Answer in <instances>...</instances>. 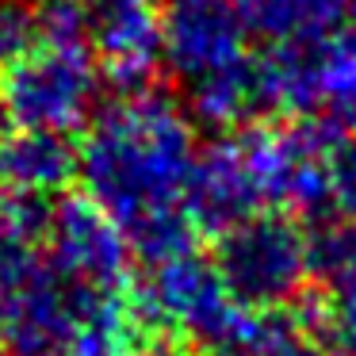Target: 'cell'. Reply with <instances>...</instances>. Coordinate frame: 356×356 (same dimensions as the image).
<instances>
[{"mask_svg": "<svg viewBox=\"0 0 356 356\" xmlns=\"http://www.w3.org/2000/svg\"><path fill=\"white\" fill-rule=\"evenodd\" d=\"M195 154L192 115L154 88L115 96L88 123L77 146V177L138 261L161 264L195 249L200 230L184 211Z\"/></svg>", "mask_w": 356, "mask_h": 356, "instance_id": "cell-1", "label": "cell"}, {"mask_svg": "<svg viewBox=\"0 0 356 356\" xmlns=\"http://www.w3.org/2000/svg\"><path fill=\"white\" fill-rule=\"evenodd\" d=\"M215 268L245 310H287L314 280L310 230L287 211H261L215 238Z\"/></svg>", "mask_w": 356, "mask_h": 356, "instance_id": "cell-2", "label": "cell"}, {"mask_svg": "<svg viewBox=\"0 0 356 356\" xmlns=\"http://www.w3.org/2000/svg\"><path fill=\"white\" fill-rule=\"evenodd\" d=\"M100 62L92 47L39 42L19 65L0 77L4 119L24 131L70 134L85 127L100 96Z\"/></svg>", "mask_w": 356, "mask_h": 356, "instance_id": "cell-3", "label": "cell"}, {"mask_svg": "<svg viewBox=\"0 0 356 356\" xmlns=\"http://www.w3.org/2000/svg\"><path fill=\"white\" fill-rule=\"evenodd\" d=\"M47 264L62 280L92 291H131V245L123 230L88 195L54 203L47 230Z\"/></svg>", "mask_w": 356, "mask_h": 356, "instance_id": "cell-4", "label": "cell"}, {"mask_svg": "<svg viewBox=\"0 0 356 356\" xmlns=\"http://www.w3.org/2000/svg\"><path fill=\"white\" fill-rule=\"evenodd\" d=\"M249 58L238 0H169L161 12V65L184 88Z\"/></svg>", "mask_w": 356, "mask_h": 356, "instance_id": "cell-5", "label": "cell"}, {"mask_svg": "<svg viewBox=\"0 0 356 356\" xmlns=\"http://www.w3.org/2000/svg\"><path fill=\"white\" fill-rule=\"evenodd\" d=\"M88 47L115 96L149 92L161 70V12L154 0H85Z\"/></svg>", "mask_w": 356, "mask_h": 356, "instance_id": "cell-6", "label": "cell"}, {"mask_svg": "<svg viewBox=\"0 0 356 356\" xmlns=\"http://www.w3.org/2000/svg\"><path fill=\"white\" fill-rule=\"evenodd\" d=\"M88 287L62 280L50 264L12 295L0 325V356H70L81 337Z\"/></svg>", "mask_w": 356, "mask_h": 356, "instance_id": "cell-7", "label": "cell"}, {"mask_svg": "<svg viewBox=\"0 0 356 356\" xmlns=\"http://www.w3.org/2000/svg\"><path fill=\"white\" fill-rule=\"evenodd\" d=\"M184 211L195 230L211 234V238L268 211L253 169H249V157L234 134L211 142L195 154L192 177L184 188Z\"/></svg>", "mask_w": 356, "mask_h": 356, "instance_id": "cell-8", "label": "cell"}, {"mask_svg": "<svg viewBox=\"0 0 356 356\" xmlns=\"http://www.w3.org/2000/svg\"><path fill=\"white\" fill-rule=\"evenodd\" d=\"M77 177V146L70 134L54 131H16L0 134V192L50 195L70 188Z\"/></svg>", "mask_w": 356, "mask_h": 356, "instance_id": "cell-9", "label": "cell"}, {"mask_svg": "<svg viewBox=\"0 0 356 356\" xmlns=\"http://www.w3.org/2000/svg\"><path fill=\"white\" fill-rule=\"evenodd\" d=\"M356 0H238L245 31L268 47H314L325 42L348 16Z\"/></svg>", "mask_w": 356, "mask_h": 356, "instance_id": "cell-10", "label": "cell"}, {"mask_svg": "<svg viewBox=\"0 0 356 356\" xmlns=\"http://www.w3.org/2000/svg\"><path fill=\"white\" fill-rule=\"evenodd\" d=\"M318 115H348L356 111V8L325 42L310 47Z\"/></svg>", "mask_w": 356, "mask_h": 356, "instance_id": "cell-11", "label": "cell"}, {"mask_svg": "<svg viewBox=\"0 0 356 356\" xmlns=\"http://www.w3.org/2000/svg\"><path fill=\"white\" fill-rule=\"evenodd\" d=\"M39 42V4L35 0H0V77L24 62Z\"/></svg>", "mask_w": 356, "mask_h": 356, "instance_id": "cell-12", "label": "cell"}, {"mask_svg": "<svg viewBox=\"0 0 356 356\" xmlns=\"http://www.w3.org/2000/svg\"><path fill=\"white\" fill-rule=\"evenodd\" d=\"M50 195H31V192H0V234L24 241V245H39L50 230V215H54Z\"/></svg>", "mask_w": 356, "mask_h": 356, "instance_id": "cell-13", "label": "cell"}, {"mask_svg": "<svg viewBox=\"0 0 356 356\" xmlns=\"http://www.w3.org/2000/svg\"><path fill=\"white\" fill-rule=\"evenodd\" d=\"M330 211L337 222L356 226V138L341 127L330 146Z\"/></svg>", "mask_w": 356, "mask_h": 356, "instance_id": "cell-14", "label": "cell"}, {"mask_svg": "<svg viewBox=\"0 0 356 356\" xmlns=\"http://www.w3.org/2000/svg\"><path fill=\"white\" fill-rule=\"evenodd\" d=\"M134 356H203V353L188 337H180V333L154 330V333H142L134 341Z\"/></svg>", "mask_w": 356, "mask_h": 356, "instance_id": "cell-15", "label": "cell"}, {"mask_svg": "<svg viewBox=\"0 0 356 356\" xmlns=\"http://www.w3.org/2000/svg\"><path fill=\"white\" fill-rule=\"evenodd\" d=\"M0 134H4V108H0Z\"/></svg>", "mask_w": 356, "mask_h": 356, "instance_id": "cell-16", "label": "cell"}]
</instances>
